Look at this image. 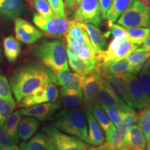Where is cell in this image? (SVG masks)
I'll use <instances>...</instances> for the list:
<instances>
[{
	"label": "cell",
	"mask_w": 150,
	"mask_h": 150,
	"mask_svg": "<svg viewBox=\"0 0 150 150\" xmlns=\"http://www.w3.org/2000/svg\"><path fill=\"white\" fill-rule=\"evenodd\" d=\"M10 86L18 102L47 83H55V73L42 64H27L18 67L11 74Z\"/></svg>",
	"instance_id": "obj_1"
},
{
	"label": "cell",
	"mask_w": 150,
	"mask_h": 150,
	"mask_svg": "<svg viewBox=\"0 0 150 150\" xmlns=\"http://www.w3.org/2000/svg\"><path fill=\"white\" fill-rule=\"evenodd\" d=\"M31 52L41 64L54 73L70 70L66 46L61 40H43Z\"/></svg>",
	"instance_id": "obj_2"
},
{
	"label": "cell",
	"mask_w": 150,
	"mask_h": 150,
	"mask_svg": "<svg viewBox=\"0 0 150 150\" xmlns=\"http://www.w3.org/2000/svg\"><path fill=\"white\" fill-rule=\"evenodd\" d=\"M54 126L61 132L89 144L86 113L81 108H65L55 115Z\"/></svg>",
	"instance_id": "obj_3"
},
{
	"label": "cell",
	"mask_w": 150,
	"mask_h": 150,
	"mask_svg": "<svg viewBox=\"0 0 150 150\" xmlns=\"http://www.w3.org/2000/svg\"><path fill=\"white\" fill-rule=\"evenodd\" d=\"M124 27H143L150 29V1L136 0L132 6L117 20Z\"/></svg>",
	"instance_id": "obj_4"
},
{
	"label": "cell",
	"mask_w": 150,
	"mask_h": 150,
	"mask_svg": "<svg viewBox=\"0 0 150 150\" xmlns=\"http://www.w3.org/2000/svg\"><path fill=\"white\" fill-rule=\"evenodd\" d=\"M138 48V45L130 41L113 38L104 51L96 53L97 63L108 64L125 60L129 54Z\"/></svg>",
	"instance_id": "obj_5"
},
{
	"label": "cell",
	"mask_w": 150,
	"mask_h": 150,
	"mask_svg": "<svg viewBox=\"0 0 150 150\" xmlns=\"http://www.w3.org/2000/svg\"><path fill=\"white\" fill-rule=\"evenodd\" d=\"M42 131L48 136L52 150H88V146L83 140L61 132L52 125H47Z\"/></svg>",
	"instance_id": "obj_6"
},
{
	"label": "cell",
	"mask_w": 150,
	"mask_h": 150,
	"mask_svg": "<svg viewBox=\"0 0 150 150\" xmlns=\"http://www.w3.org/2000/svg\"><path fill=\"white\" fill-rule=\"evenodd\" d=\"M33 22L39 29L51 37L65 35L70 27V21L65 17L55 14L45 17L35 13L33 15Z\"/></svg>",
	"instance_id": "obj_7"
},
{
	"label": "cell",
	"mask_w": 150,
	"mask_h": 150,
	"mask_svg": "<svg viewBox=\"0 0 150 150\" xmlns=\"http://www.w3.org/2000/svg\"><path fill=\"white\" fill-rule=\"evenodd\" d=\"M59 98V91L54 83H47L40 86L31 94L19 102L20 107L27 108L42 103L54 102Z\"/></svg>",
	"instance_id": "obj_8"
},
{
	"label": "cell",
	"mask_w": 150,
	"mask_h": 150,
	"mask_svg": "<svg viewBox=\"0 0 150 150\" xmlns=\"http://www.w3.org/2000/svg\"><path fill=\"white\" fill-rule=\"evenodd\" d=\"M102 81V77L97 70L89 74L81 75L80 84L83 95V104L85 109L91 110L94 105L98 104L97 99V90Z\"/></svg>",
	"instance_id": "obj_9"
},
{
	"label": "cell",
	"mask_w": 150,
	"mask_h": 150,
	"mask_svg": "<svg viewBox=\"0 0 150 150\" xmlns=\"http://www.w3.org/2000/svg\"><path fill=\"white\" fill-rule=\"evenodd\" d=\"M74 18L82 23L99 27L102 24V17L99 0H81L74 13Z\"/></svg>",
	"instance_id": "obj_10"
},
{
	"label": "cell",
	"mask_w": 150,
	"mask_h": 150,
	"mask_svg": "<svg viewBox=\"0 0 150 150\" xmlns=\"http://www.w3.org/2000/svg\"><path fill=\"white\" fill-rule=\"evenodd\" d=\"M126 80L133 107L142 110L150 105V97L145 93L137 74L127 73Z\"/></svg>",
	"instance_id": "obj_11"
},
{
	"label": "cell",
	"mask_w": 150,
	"mask_h": 150,
	"mask_svg": "<svg viewBox=\"0 0 150 150\" xmlns=\"http://www.w3.org/2000/svg\"><path fill=\"white\" fill-rule=\"evenodd\" d=\"M97 99L98 104L101 106L104 105L108 106H116L123 111L134 110V108L129 106L118 96L114 89L103 78L102 83L97 90Z\"/></svg>",
	"instance_id": "obj_12"
},
{
	"label": "cell",
	"mask_w": 150,
	"mask_h": 150,
	"mask_svg": "<svg viewBox=\"0 0 150 150\" xmlns=\"http://www.w3.org/2000/svg\"><path fill=\"white\" fill-rule=\"evenodd\" d=\"M137 122V113L134 110L125 111L122 120L119 125L115 126L111 137L106 142L115 150H119L125 145V138L127 131Z\"/></svg>",
	"instance_id": "obj_13"
},
{
	"label": "cell",
	"mask_w": 150,
	"mask_h": 150,
	"mask_svg": "<svg viewBox=\"0 0 150 150\" xmlns=\"http://www.w3.org/2000/svg\"><path fill=\"white\" fill-rule=\"evenodd\" d=\"M15 34L17 40L27 45L38 42L44 35V33L32 24L20 18L15 20Z\"/></svg>",
	"instance_id": "obj_14"
},
{
	"label": "cell",
	"mask_w": 150,
	"mask_h": 150,
	"mask_svg": "<svg viewBox=\"0 0 150 150\" xmlns=\"http://www.w3.org/2000/svg\"><path fill=\"white\" fill-rule=\"evenodd\" d=\"M61 102H47L39 104L20 110L22 115L36 118L40 121L51 119L54 114L61 107Z\"/></svg>",
	"instance_id": "obj_15"
},
{
	"label": "cell",
	"mask_w": 150,
	"mask_h": 150,
	"mask_svg": "<svg viewBox=\"0 0 150 150\" xmlns=\"http://www.w3.org/2000/svg\"><path fill=\"white\" fill-rule=\"evenodd\" d=\"M81 75L70 70L55 73V84L61 86L60 91L70 93H83L80 84Z\"/></svg>",
	"instance_id": "obj_16"
},
{
	"label": "cell",
	"mask_w": 150,
	"mask_h": 150,
	"mask_svg": "<svg viewBox=\"0 0 150 150\" xmlns=\"http://www.w3.org/2000/svg\"><path fill=\"white\" fill-rule=\"evenodd\" d=\"M102 77L111 86L114 91L117 93L118 96L120 97L124 102L129 106L134 108L130 97H129L126 80V74L122 75H111V76H102Z\"/></svg>",
	"instance_id": "obj_17"
},
{
	"label": "cell",
	"mask_w": 150,
	"mask_h": 150,
	"mask_svg": "<svg viewBox=\"0 0 150 150\" xmlns=\"http://www.w3.org/2000/svg\"><path fill=\"white\" fill-rule=\"evenodd\" d=\"M79 24L87 32L90 42L95 53L104 51L106 47V39L108 38L105 33H102L98 27L92 24L82 23L81 22H79Z\"/></svg>",
	"instance_id": "obj_18"
},
{
	"label": "cell",
	"mask_w": 150,
	"mask_h": 150,
	"mask_svg": "<svg viewBox=\"0 0 150 150\" xmlns=\"http://www.w3.org/2000/svg\"><path fill=\"white\" fill-rule=\"evenodd\" d=\"M85 113L88 123L89 144L94 146L103 145L104 143L105 138L100 125L94 117L91 110L86 109Z\"/></svg>",
	"instance_id": "obj_19"
},
{
	"label": "cell",
	"mask_w": 150,
	"mask_h": 150,
	"mask_svg": "<svg viewBox=\"0 0 150 150\" xmlns=\"http://www.w3.org/2000/svg\"><path fill=\"white\" fill-rule=\"evenodd\" d=\"M65 37L67 42L66 47L71 49L76 55L84 61L97 64L96 53L91 44H81L76 42L70 38Z\"/></svg>",
	"instance_id": "obj_20"
},
{
	"label": "cell",
	"mask_w": 150,
	"mask_h": 150,
	"mask_svg": "<svg viewBox=\"0 0 150 150\" xmlns=\"http://www.w3.org/2000/svg\"><path fill=\"white\" fill-rule=\"evenodd\" d=\"M67 60L71 68L77 74L84 76L95 70L96 64L84 61L78 56L71 49L66 47Z\"/></svg>",
	"instance_id": "obj_21"
},
{
	"label": "cell",
	"mask_w": 150,
	"mask_h": 150,
	"mask_svg": "<svg viewBox=\"0 0 150 150\" xmlns=\"http://www.w3.org/2000/svg\"><path fill=\"white\" fill-rule=\"evenodd\" d=\"M95 69L100 73L101 76L122 75L131 73L130 65L125 59L108 64L97 63Z\"/></svg>",
	"instance_id": "obj_22"
},
{
	"label": "cell",
	"mask_w": 150,
	"mask_h": 150,
	"mask_svg": "<svg viewBox=\"0 0 150 150\" xmlns=\"http://www.w3.org/2000/svg\"><path fill=\"white\" fill-rule=\"evenodd\" d=\"M91 111L94 117L95 118L99 125H100L101 128L104 131L105 135H106V142H108L111 137L114 130H115V125L110 121L107 114L106 113V112L99 104L94 105L93 108L91 109Z\"/></svg>",
	"instance_id": "obj_23"
},
{
	"label": "cell",
	"mask_w": 150,
	"mask_h": 150,
	"mask_svg": "<svg viewBox=\"0 0 150 150\" xmlns=\"http://www.w3.org/2000/svg\"><path fill=\"white\" fill-rule=\"evenodd\" d=\"M22 0H0V16L8 19H16L23 12Z\"/></svg>",
	"instance_id": "obj_24"
},
{
	"label": "cell",
	"mask_w": 150,
	"mask_h": 150,
	"mask_svg": "<svg viewBox=\"0 0 150 150\" xmlns=\"http://www.w3.org/2000/svg\"><path fill=\"white\" fill-rule=\"evenodd\" d=\"M20 147L22 150H52L48 136L41 132L30 138L28 141L21 142Z\"/></svg>",
	"instance_id": "obj_25"
},
{
	"label": "cell",
	"mask_w": 150,
	"mask_h": 150,
	"mask_svg": "<svg viewBox=\"0 0 150 150\" xmlns=\"http://www.w3.org/2000/svg\"><path fill=\"white\" fill-rule=\"evenodd\" d=\"M40 126V122L36 118L26 116L22 118L18 129V135L20 139L23 141L31 138Z\"/></svg>",
	"instance_id": "obj_26"
},
{
	"label": "cell",
	"mask_w": 150,
	"mask_h": 150,
	"mask_svg": "<svg viewBox=\"0 0 150 150\" xmlns=\"http://www.w3.org/2000/svg\"><path fill=\"white\" fill-rule=\"evenodd\" d=\"M135 1L136 0H112L105 19L112 23L117 22L120 17L130 8Z\"/></svg>",
	"instance_id": "obj_27"
},
{
	"label": "cell",
	"mask_w": 150,
	"mask_h": 150,
	"mask_svg": "<svg viewBox=\"0 0 150 150\" xmlns=\"http://www.w3.org/2000/svg\"><path fill=\"white\" fill-rule=\"evenodd\" d=\"M125 145L132 147L145 149L147 140L138 125H134L127 131L125 138Z\"/></svg>",
	"instance_id": "obj_28"
},
{
	"label": "cell",
	"mask_w": 150,
	"mask_h": 150,
	"mask_svg": "<svg viewBox=\"0 0 150 150\" xmlns=\"http://www.w3.org/2000/svg\"><path fill=\"white\" fill-rule=\"evenodd\" d=\"M150 59V52L142 51L137 49L129 54L125 60L130 65L131 73L137 74L142 69L145 62Z\"/></svg>",
	"instance_id": "obj_29"
},
{
	"label": "cell",
	"mask_w": 150,
	"mask_h": 150,
	"mask_svg": "<svg viewBox=\"0 0 150 150\" xmlns=\"http://www.w3.org/2000/svg\"><path fill=\"white\" fill-rule=\"evenodd\" d=\"M4 54L10 63H13L18 59L21 52V45L13 36L11 35L5 38L3 41Z\"/></svg>",
	"instance_id": "obj_30"
},
{
	"label": "cell",
	"mask_w": 150,
	"mask_h": 150,
	"mask_svg": "<svg viewBox=\"0 0 150 150\" xmlns=\"http://www.w3.org/2000/svg\"><path fill=\"white\" fill-rule=\"evenodd\" d=\"M65 36L70 38L81 44H91L86 30L81 27L79 22L76 20L70 21V27Z\"/></svg>",
	"instance_id": "obj_31"
},
{
	"label": "cell",
	"mask_w": 150,
	"mask_h": 150,
	"mask_svg": "<svg viewBox=\"0 0 150 150\" xmlns=\"http://www.w3.org/2000/svg\"><path fill=\"white\" fill-rule=\"evenodd\" d=\"M22 113L20 110L12 112L9 115L4 122V127L8 134L12 137L14 141L18 143L20 141L18 135V129L20 121L22 120Z\"/></svg>",
	"instance_id": "obj_32"
},
{
	"label": "cell",
	"mask_w": 150,
	"mask_h": 150,
	"mask_svg": "<svg viewBox=\"0 0 150 150\" xmlns=\"http://www.w3.org/2000/svg\"><path fill=\"white\" fill-rule=\"evenodd\" d=\"M61 104L64 108H77L83 104V93H70L60 91Z\"/></svg>",
	"instance_id": "obj_33"
},
{
	"label": "cell",
	"mask_w": 150,
	"mask_h": 150,
	"mask_svg": "<svg viewBox=\"0 0 150 150\" xmlns=\"http://www.w3.org/2000/svg\"><path fill=\"white\" fill-rule=\"evenodd\" d=\"M126 31L129 37V41L133 44L140 45L150 33V29L143 27H129Z\"/></svg>",
	"instance_id": "obj_34"
},
{
	"label": "cell",
	"mask_w": 150,
	"mask_h": 150,
	"mask_svg": "<svg viewBox=\"0 0 150 150\" xmlns=\"http://www.w3.org/2000/svg\"><path fill=\"white\" fill-rule=\"evenodd\" d=\"M137 122L146 137L150 135V106H147L137 114Z\"/></svg>",
	"instance_id": "obj_35"
},
{
	"label": "cell",
	"mask_w": 150,
	"mask_h": 150,
	"mask_svg": "<svg viewBox=\"0 0 150 150\" xmlns=\"http://www.w3.org/2000/svg\"><path fill=\"white\" fill-rule=\"evenodd\" d=\"M12 137L3 125H0V150H20Z\"/></svg>",
	"instance_id": "obj_36"
},
{
	"label": "cell",
	"mask_w": 150,
	"mask_h": 150,
	"mask_svg": "<svg viewBox=\"0 0 150 150\" xmlns=\"http://www.w3.org/2000/svg\"><path fill=\"white\" fill-rule=\"evenodd\" d=\"M139 72V81L142 89L150 97V59L145 62Z\"/></svg>",
	"instance_id": "obj_37"
},
{
	"label": "cell",
	"mask_w": 150,
	"mask_h": 150,
	"mask_svg": "<svg viewBox=\"0 0 150 150\" xmlns=\"http://www.w3.org/2000/svg\"><path fill=\"white\" fill-rule=\"evenodd\" d=\"M108 24L109 31L105 33L106 37L108 38L110 34L115 39L129 41V37L125 27L118 24H116L110 22H108Z\"/></svg>",
	"instance_id": "obj_38"
},
{
	"label": "cell",
	"mask_w": 150,
	"mask_h": 150,
	"mask_svg": "<svg viewBox=\"0 0 150 150\" xmlns=\"http://www.w3.org/2000/svg\"><path fill=\"white\" fill-rule=\"evenodd\" d=\"M0 99L8 101L12 104H16L10 83L7 78L2 74H0Z\"/></svg>",
	"instance_id": "obj_39"
},
{
	"label": "cell",
	"mask_w": 150,
	"mask_h": 150,
	"mask_svg": "<svg viewBox=\"0 0 150 150\" xmlns=\"http://www.w3.org/2000/svg\"><path fill=\"white\" fill-rule=\"evenodd\" d=\"M101 106L107 114L108 117H109L112 124L115 125V127L121 122L125 111H123L120 108L116 107V106H104V105H102Z\"/></svg>",
	"instance_id": "obj_40"
},
{
	"label": "cell",
	"mask_w": 150,
	"mask_h": 150,
	"mask_svg": "<svg viewBox=\"0 0 150 150\" xmlns=\"http://www.w3.org/2000/svg\"><path fill=\"white\" fill-rule=\"evenodd\" d=\"M33 6L37 13L42 16L48 17L54 14L47 0H33Z\"/></svg>",
	"instance_id": "obj_41"
},
{
	"label": "cell",
	"mask_w": 150,
	"mask_h": 150,
	"mask_svg": "<svg viewBox=\"0 0 150 150\" xmlns=\"http://www.w3.org/2000/svg\"><path fill=\"white\" fill-rule=\"evenodd\" d=\"M16 107V104H12L8 101L0 99V125H4L5 120L11 112H13Z\"/></svg>",
	"instance_id": "obj_42"
},
{
	"label": "cell",
	"mask_w": 150,
	"mask_h": 150,
	"mask_svg": "<svg viewBox=\"0 0 150 150\" xmlns=\"http://www.w3.org/2000/svg\"><path fill=\"white\" fill-rule=\"evenodd\" d=\"M56 16L65 17V7L63 0H47Z\"/></svg>",
	"instance_id": "obj_43"
},
{
	"label": "cell",
	"mask_w": 150,
	"mask_h": 150,
	"mask_svg": "<svg viewBox=\"0 0 150 150\" xmlns=\"http://www.w3.org/2000/svg\"><path fill=\"white\" fill-rule=\"evenodd\" d=\"M112 0H99V6H100L101 14L102 19H105L106 14L111 5Z\"/></svg>",
	"instance_id": "obj_44"
},
{
	"label": "cell",
	"mask_w": 150,
	"mask_h": 150,
	"mask_svg": "<svg viewBox=\"0 0 150 150\" xmlns=\"http://www.w3.org/2000/svg\"><path fill=\"white\" fill-rule=\"evenodd\" d=\"M65 4V7L67 11H72L76 7V0H63Z\"/></svg>",
	"instance_id": "obj_45"
},
{
	"label": "cell",
	"mask_w": 150,
	"mask_h": 150,
	"mask_svg": "<svg viewBox=\"0 0 150 150\" xmlns=\"http://www.w3.org/2000/svg\"><path fill=\"white\" fill-rule=\"evenodd\" d=\"M88 150H115L112 146L108 145V143L103 144L102 145L97 147H89Z\"/></svg>",
	"instance_id": "obj_46"
},
{
	"label": "cell",
	"mask_w": 150,
	"mask_h": 150,
	"mask_svg": "<svg viewBox=\"0 0 150 150\" xmlns=\"http://www.w3.org/2000/svg\"><path fill=\"white\" fill-rule=\"evenodd\" d=\"M140 50L146 52H150V33L142 44V47L138 48Z\"/></svg>",
	"instance_id": "obj_47"
},
{
	"label": "cell",
	"mask_w": 150,
	"mask_h": 150,
	"mask_svg": "<svg viewBox=\"0 0 150 150\" xmlns=\"http://www.w3.org/2000/svg\"><path fill=\"white\" fill-rule=\"evenodd\" d=\"M119 150H145L143 148H137V147H132L130 146L124 145Z\"/></svg>",
	"instance_id": "obj_48"
},
{
	"label": "cell",
	"mask_w": 150,
	"mask_h": 150,
	"mask_svg": "<svg viewBox=\"0 0 150 150\" xmlns=\"http://www.w3.org/2000/svg\"><path fill=\"white\" fill-rule=\"evenodd\" d=\"M146 140H147V149H150V135L146 137Z\"/></svg>",
	"instance_id": "obj_49"
},
{
	"label": "cell",
	"mask_w": 150,
	"mask_h": 150,
	"mask_svg": "<svg viewBox=\"0 0 150 150\" xmlns=\"http://www.w3.org/2000/svg\"><path fill=\"white\" fill-rule=\"evenodd\" d=\"M81 2V0H76V8H77V6H79Z\"/></svg>",
	"instance_id": "obj_50"
},
{
	"label": "cell",
	"mask_w": 150,
	"mask_h": 150,
	"mask_svg": "<svg viewBox=\"0 0 150 150\" xmlns=\"http://www.w3.org/2000/svg\"><path fill=\"white\" fill-rule=\"evenodd\" d=\"M138 1H141V2H147V1H150V0H138Z\"/></svg>",
	"instance_id": "obj_51"
},
{
	"label": "cell",
	"mask_w": 150,
	"mask_h": 150,
	"mask_svg": "<svg viewBox=\"0 0 150 150\" xmlns=\"http://www.w3.org/2000/svg\"><path fill=\"white\" fill-rule=\"evenodd\" d=\"M1 48H0V63H1Z\"/></svg>",
	"instance_id": "obj_52"
},
{
	"label": "cell",
	"mask_w": 150,
	"mask_h": 150,
	"mask_svg": "<svg viewBox=\"0 0 150 150\" xmlns=\"http://www.w3.org/2000/svg\"><path fill=\"white\" fill-rule=\"evenodd\" d=\"M20 150H22V149H20Z\"/></svg>",
	"instance_id": "obj_53"
},
{
	"label": "cell",
	"mask_w": 150,
	"mask_h": 150,
	"mask_svg": "<svg viewBox=\"0 0 150 150\" xmlns=\"http://www.w3.org/2000/svg\"><path fill=\"white\" fill-rule=\"evenodd\" d=\"M147 150H150V149H147Z\"/></svg>",
	"instance_id": "obj_54"
},
{
	"label": "cell",
	"mask_w": 150,
	"mask_h": 150,
	"mask_svg": "<svg viewBox=\"0 0 150 150\" xmlns=\"http://www.w3.org/2000/svg\"><path fill=\"white\" fill-rule=\"evenodd\" d=\"M149 106H150V105H149Z\"/></svg>",
	"instance_id": "obj_55"
}]
</instances>
